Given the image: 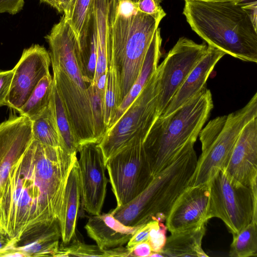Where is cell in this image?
Returning <instances> with one entry per match:
<instances>
[{"mask_svg":"<svg viewBox=\"0 0 257 257\" xmlns=\"http://www.w3.org/2000/svg\"><path fill=\"white\" fill-rule=\"evenodd\" d=\"M77 160L60 147L33 140L11 167L0 199V230L16 244L59 218L69 173Z\"/></svg>","mask_w":257,"mask_h":257,"instance_id":"cell-1","label":"cell"},{"mask_svg":"<svg viewBox=\"0 0 257 257\" xmlns=\"http://www.w3.org/2000/svg\"><path fill=\"white\" fill-rule=\"evenodd\" d=\"M45 38L49 46L53 81L79 146L97 143L90 102L91 82L82 62L78 37L63 16Z\"/></svg>","mask_w":257,"mask_h":257,"instance_id":"cell-2","label":"cell"},{"mask_svg":"<svg viewBox=\"0 0 257 257\" xmlns=\"http://www.w3.org/2000/svg\"><path fill=\"white\" fill-rule=\"evenodd\" d=\"M184 1L188 23L208 45L257 63L256 1Z\"/></svg>","mask_w":257,"mask_h":257,"instance_id":"cell-3","label":"cell"},{"mask_svg":"<svg viewBox=\"0 0 257 257\" xmlns=\"http://www.w3.org/2000/svg\"><path fill=\"white\" fill-rule=\"evenodd\" d=\"M194 144L183 148L173 161L154 176L147 187L110 213L123 224L138 226L152 220H166L174 203L189 186L197 158Z\"/></svg>","mask_w":257,"mask_h":257,"instance_id":"cell-4","label":"cell"},{"mask_svg":"<svg viewBox=\"0 0 257 257\" xmlns=\"http://www.w3.org/2000/svg\"><path fill=\"white\" fill-rule=\"evenodd\" d=\"M213 108L211 92L205 87L171 114L158 117L143 143L153 176L185 146L195 144Z\"/></svg>","mask_w":257,"mask_h":257,"instance_id":"cell-5","label":"cell"},{"mask_svg":"<svg viewBox=\"0 0 257 257\" xmlns=\"http://www.w3.org/2000/svg\"><path fill=\"white\" fill-rule=\"evenodd\" d=\"M160 22L139 10L109 18L108 65L116 69L122 101L137 79ZM122 102V101H121Z\"/></svg>","mask_w":257,"mask_h":257,"instance_id":"cell-6","label":"cell"},{"mask_svg":"<svg viewBox=\"0 0 257 257\" xmlns=\"http://www.w3.org/2000/svg\"><path fill=\"white\" fill-rule=\"evenodd\" d=\"M257 117V93L241 108L210 120L199 134L202 153L189 186L208 183L224 171L243 128Z\"/></svg>","mask_w":257,"mask_h":257,"instance_id":"cell-7","label":"cell"},{"mask_svg":"<svg viewBox=\"0 0 257 257\" xmlns=\"http://www.w3.org/2000/svg\"><path fill=\"white\" fill-rule=\"evenodd\" d=\"M207 219L217 217L234 236L251 221L257 223V186L243 185L220 171L208 182Z\"/></svg>","mask_w":257,"mask_h":257,"instance_id":"cell-8","label":"cell"},{"mask_svg":"<svg viewBox=\"0 0 257 257\" xmlns=\"http://www.w3.org/2000/svg\"><path fill=\"white\" fill-rule=\"evenodd\" d=\"M157 98L156 70L139 94L118 119L106 130L98 143L105 165L110 157L134 138H146L159 117Z\"/></svg>","mask_w":257,"mask_h":257,"instance_id":"cell-9","label":"cell"},{"mask_svg":"<svg viewBox=\"0 0 257 257\" xmlns=\"http://www.w3.org/2000/svg\"><path fill=\"white\" fill-rule=\"evenodd\" d=\"M145 139L134 138L105 163L117 206L135 198L154 178L144 147Z\"/></svg>","mask_w":257,"mask_h":257,"instance_id":"cell-10","label":"cell"},{"mask_svg":"<svg viewBox=\"0 0 257 257\" xmlns=\"http://www.w3.org/2000/svg\"><path fill=\"white\" fill-rule=\"evenodd\" d=\"M208 45L181 37L157 69L158 112L162 115L192 70L206 54Z\"/></svg>","mask_w":257,"mask_h":257,"instance_id":"cell-11","label":"cell"},{"mask_svg":"<svg viewBox=\"0 0 257 257\" xmlns=\"http://www.w3.org/2000/svg\"><path fill=\"white\" fill-rule=\"evenodd\" d=\"M77 159L81 202L90 215L101 214L108 180L103 155L97 143L81 145Z\"/></svg>","mask_w":257,"mask_h":257,"instance_id":"cell-12","label":"cell"},{"mask_svg":"<svg viewBox=\"0 0 257 257\" xmlns=\"http://www.w3.org/2000/svg\"><path fill=\"white\" fill-rule=\"evenodd\" d=\"M51 59L43 46L32 45L24 50L13 70L6 105L18 111L28 99L40 80L50 73Z\"/></svg>","mask_w":257,"mask_h":257,"instance_id":"cell-13","label":"cell"},{"mask_svg":"<svg viewBox=\"0 0 257 257\" xmlns=\"http://www.w3.org/2000/svg\"><path fill=\"white\" fill-rule=\"evenodd\" d=\"M32 121L28 117L11 115L0 123V199L11 167L33 140Z\"/></svg>","mask_w":257,"mask_h":257,"instance_id":"cell-14","label":"cell"},{"mask_svg":"<svg viewBox=\"0 0 257 257\" xmlns=\"http://www.w3.org/2000/svg\"><path fill=\"white\" fill-rule=\"evenodd\" d=\"M209 199L208 182L188 186L172 207L165 220L167 229L172 233L206 224Z\"/></svg>","mask_w":257,"mask_h":257,"instance_id":"cell-15","label":"cell"},{"mask_svg":"<svg viewBox=\"0 0 257 257\" xmlns=\"http://www.w3.org/2000/svg\"><path fill=\"white\" fill-rule=\"evenodd\" d=\"M224 172L233 180L249 187L257 180V117L242 130Z\"/></svg>","mask_w":257,"mask_h":257,"instance_id":"cell-16","label":"cell"},{"mask_svg":"<svg viewBox=\"0 0 257 257\" xmlns=\"http://www.w3.org/2000/svg\"><path fill=\"white\" fill-rule=\"evenodd\" d=\"M225 54L223 51L208 45L206 54L192 70L160 116L165 117L171 114L206 87L211 72Z\"/></svg>","mask_w":257,"mask_h":257,"instance_id":"cell-17","label":"cell"},{"mask_svg":"<svg viewBox=\"0 0 257 257\" xmlns=\"http://www.w3.org/2000/svg\"><path fill=\"white\" fill-rule=\"evenodd\" d=\"M142 225H125L109 212L92 215L84 228L89 237L100 248L107 249L126 243Z\"/></svg>","mask_w":257,"mask_h":257,"instance_id":"cell-18","label":"cell"},{"mask_svg":"<svg viewBox=\"0 0 257 257\" xmlns=\"http://www.w3.org/2000/svg\"><path fill=\"white\" fill-rule=\"evenodd\" d=\"M61 237L59 221L56 219L21 238L15 248L24 257L56 256Z\"/></svg>","mask_w":257,"mask_h":257,"instance_id":"cell-19","label":"cell"},{"mask_svg":"<svg viewBox=\"0 0 257 257\" xmlns=\"http://www.w3.org/2000/svg\"><path fill=\"white\" fill-rule=\"evenodd\" d=\"M81 198L77 160L72 167L66 183L59 221L62 243H69L75 233Z\"/></svg>","mask_w":257,"mask_h":257,"instance_id":"cell-20","label":"cell"},{"mask_svg":"<svg viewBox=\"0 0 257 257\" xmlns=\"http://www.w3.org/2000/svg\"><path fill=\"white\" fill-rule=\"evenodd\" d=\"M205 225L171 233L161 252L162 256H208L202 247Z\"/></svg>","mask_w":257,"mask_h":257,"instance_id":"cell-21","label":"cell"},{"mask_svg":"<svg viewBox=\"0 0 257 257\" xmlns=\"http://www.w3.org/2000/svg\"><path fill=\"white\" fill-rule=\"evenodd\" d=\"M162 41L160 29L158 27L147 51L140 75L118 107L111 126L131 104L156 71L162 55Z\"/></svg>","mask_w":257,"mask_h":257,"instance_id":"cell-22","label":"cell"},{"mask_svg":"<svg viewBox=\"0 0 257 257\" xmlns=\"http://www.w3.org/2000/svg\"><path fill=\"white\" fill-rule=\"evenodd\" d=\"M53 84L50 74L44 76L18 111L20 115L28 117L32 121L38 118L50 103Z\"/></svg>","mask_w":257,"mask_h":257,"instance_id":"cell-23","label":"cell"},{"mask_svg":"<svg viewBox=\"0 0 257 257\" xmlns=\"http://www.w3.org/2000/svg\"><path fill=\"white\" fill-rule=\"evenodd\" d=\"M32 128L34 140L48 146L63 149L51 99L42 114L32 121Z\"/></svg>","mask_w":257,"mask_h":257,"instance_id":"cell-24","label":"cell"},{"mask_svg":"<svg viewBox=\"0 0 257 257\" xmlns=\"http://www.w3.org/2000/svg\"><path fill=\"white\" fill-rule=\"evenodd\" d=\"M51 101L63 149L70 154L76 155L79 146L54 82Z\"/></svg>","mask_w":257,"mask_h":257,"instance_id":"cell-25","label":"cell"},{"mask_svg":"<svg viewBox=\"0 0 257 257\" xmlns=\"http://www.w3.org/2000/svg\"><path fill=\"white\" fill-rule=\"evenodd\" d=\"M121 101L120 81L116 69L113 65H108L103 102L104 124L106 131L111 126Z\"/></svg>","mask_w":257,"mask_h":257,"instance_id":"cell-26","label":"cell"},{"mask_svg":"<svg viewBox=\"0 0 257 257\" xmlns=\"http://www.w3.org/2000/svg\"><path fill=\"white\" fill-rule=\"evenodd\" d=\"M78 39L86 75L92 84L96 65L95 25L93 14L87 26Z\"/></svg>","mask_w":257,"mask_h":257,"instance_id":"cell-27","label":"cell"},{"mask_svg":"<svg viewBox=\"0 0 257 257\" xmlns=\"http://www.w3.org/2000/svg\"><path fill=\"white\" fill-rule=\"evenodd\" d=\"M95 0H71L63 16L79 37L87 26L93 14Z\"/></svg>","mask_w":257,"mask_h":257,"instance_id":"cell-28","label":"cell"},{"mask_svg":"<svg viewBox=\"0 0 257 257\" xmlns=\"http://www.w3.org/2000/svg\"><path fill=\"white\" fill-rule=\"evenodd\" d=\"M229 255L231 257L257 255V223L251 221L238 233L233 236Z\"/></svg>","mask_w":257,"mask_h":257,"instance_id":"cell-29","label":"cell"},{"mask_svg":"<svg viewBox=\"0 0 257 257\" xmlns=\"http://www.w3.org/2000/svg\"><path fill=\"white\" fill-rule=\"evenodd\" d=\"M108 256L107 249H103L97 245H89L79 240L59 245L57 256Z\"/></svg>","mask_w":257,"mask_h":257,"instance_id":"cell-30","label":"cell"},{"mask_svg":"<svg viewBox=\"0 0 257 257\" xmlns=\"http://www.w3.org/2000/svg\"><path fill=\"white\" fill-rule=\"evenodd\" d=\"M167 227L163 222L152 220L149 233L148 241L151 245L152 253H159L161 252L166 241Z\"/></svg>","mask_w":257,"mask_h":257,"instance_id":"cell-31","label":"cell"},{"mask_svg":"<svg viewBox=\"0 0 257 257\" xmlns=\"http://www.w3.org/2000/svg\"><path fill=\"white\" fill-rule=\"evenodd\" d=\"M163 0H138V10L148 14L156 20L161 22L166 14L162 9L161 3Z\"/></svg>","mask_w":257,"mask_h":257,"instance_id":"cell-32","label":"cell"},{"mask_svg":"<svg viewBox=\"0 0 257 257\" xmlns=\"http://www.w3.org/2000/svg\"><path fill=\"white\" fill-rule=\"evenodd\" d=\"M13 76V70H0V107L6 105V98L9 93Z\"/></svg>","mask_w":257,"mask_h":257,"instance_id":"cell-33","label":"cell"},{"mask_svg":"<svg viewBox=\"0 0 257 257\" xmlns=\"http://www.w3.org/2000/svg\"><path fill=\"white\" fill-rule=\"evenodd\" d=\"M152 221L142 225L127 242L126 247L132 251L137 244L148 241Z\"/></svg>","mask_w":257,"mask_h":257,"instance_id":"cell-34","label":"cell"},{"mask_svg":"<svg viewBox=\"0 0 257 257\" xmlns=\"http://www.w3.org/2000/svg\"><path fill=\"white\" fill-rule=\"evenodd\" d=\"M25 0H0V13L15 15L23 8Z\"/></svg>","mask_w":257,"mask_h":257,"instance_id":"cell-35","label":"cell"},{"mask_svg":"<svg viewBox=\"0 0 257 257\" xmlns=\"http://www.w3.org/2000/svg\"><path fill=\"white\" fill-rule=\"evenodd\" d=\"M152 253L151 245L148 241L137 244L133 248L131 256H150Z\"/></svg>","mask_w":257,"mask_h":257,"instance_id":"cell-36","label":"cell"},{"mask_svg":"<svg viewBox=\"0 0 257 257\" xmlns=\"http://www.w3.org/2000/svg\"><path fill=\"white\" fill-rule=\"evenodd\" d=\"M16 245V242L0 230V256H6V254Z\"/></svg>","mask_w":257,"mask_h":257,"instance_id":"cell-37","label":"cell"},{"mask_svg":"<svg viewBox=\"0 0 257 257\" xmlns=\"http://www.w3.org/2000/svg\"><path fill=\"white\" fill-rule=\"evenodd\" d=\"M41 2L47 4L57 10L59 13H62L60 0H39Z\"/></svg>","mask_w":257,"mask_h":257,"instance_id":"cell-38","label":"cell"},{"mask_svg":"<svg viewBox=\"0 0 257 257\" xmlns=\"http://www.w3.org/2000/svg\"><path fill=\"white\" fill-rule=\"evenodd\" d=\"M71 0H60V6L62 13H64L68 5L69 4Z\"/></svg>","mask_w":257,"mask_h":257,"instance_id":"cell-39","label":"cell"},{"mask_svg":"<svg viewBox=\"0 0 257 257\" xmlns=\"http://www.w3.org/2000/svg\"><path fill=\"white\" fill-rule=\"evenodd\" d=\"M205 1H234L237 3H249L256 1V0H205Z\"/></svg>","mask_w":257,"mask_h":257,"instance_id":"cell-40","label":"cell"},{"mask_svg":"<svg viewBox=\"0 0 257 257\" xmlns=\"http://www.w3.org/2000/svg\"><path fill=\"white\" fill-rule=\"evenodd\" d=\"M131 1H132L133 2H134L135 3H137L138 0H131Z\"/></svg>","mask_w":257,"mask_h":257,"instance_id":"cell-41","label":"cell"}]
</instances>
